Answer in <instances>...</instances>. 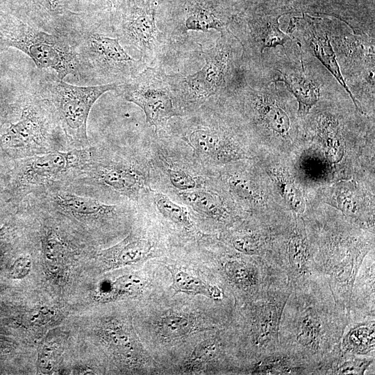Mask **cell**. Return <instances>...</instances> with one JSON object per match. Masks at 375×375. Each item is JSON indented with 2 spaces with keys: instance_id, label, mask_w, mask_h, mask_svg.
<instances>
[{
  "instance_id": "cell-5",
  "label": "cell",
  "mask_w": 375,
  "mask_h": 375,
  "mask_svg": "<svg viewBox=\"0 0 375 375\" xmlns=\"http://www.w3.org/2000/svg\"><path fill=\"white\" fill-rule=\"evenodd\" d=\"M17 49L40 69H51L63 80L83 72L75 46L67 38L50 33L33 23L12 15H0V50Z\"/></svg>"
},
{
  "instance_id": "cell-13",
  "label": "cell",
  "mask_w": 375,
  "mask_h": 375,
  "mask_svg": "<svg viewBox=\"0 0 375 375\" xmlns=\"http://www.w3.org/2000/svg\"><path fill=\"white\" fill-rule=\"evenodd\" d=\"M158 8L141 0H126L110 22L122 45L136 49L147 66L160 59L168 42L157 26Z\"/></svg>"
},
{
  "instance_id": "cell-24",
  "label": "cell",
  "mask_w": 375,
  "mask_h": 375,
  "mask_svg": "<svg viewBox=\"0 0 375 375\" xmlns=\"http://www.w3.org/2000/svg\"><path fill=\"white\" fill-rule=\"evenodd\" d=\"M155 329L161 338L172 340L211 328L203 326L192 314L181 311H168L156 319Z\"/></svg>"
},
{
  "instance_id": "cell-25",
  "label": "cell",
  "mask_w": 375,
  "mask_h": 375,
  "mask_svg": "<svg viewBox=\"0 0 375 375\" xmlns=\"http://www.w3.org/2000/svg\"><path fill=\"white\" fill-rule=\"evenodd\" d=\"M181 193L182 199L199 213L219 224L231 223L232 217L215 194L197 189Z\"/></svg>"
},
{
  "instance_id": "cell-27",
  "label": "cell",
  "mask_w": 375,
  "mask_h": 375,
  "mask_svg": "<svg viewBox=\"0 0 375 375\" xmlns=\"http://www.w3.org/2000/svg\"><path fill=\"white\" fill-rule=\"evenodd\" d=\"M146 285L147 282L142 277L126 274L106 285L99 296L103 301H110L138 295L143 292Z\"/></svg>"
},
{
  "instance_id": "cell-36",
  "label": "cell",
  "mask_w": 375,
  "mask_h": 375,
  "mask_svg": "<svg viewBox=\"0 0 375 375\" xmlns=\"http://www.w3.org/2000/svg\"><path fill=\"white\" fill-rule=\"evenodd\" d=\"M240 6H243L248 0H232Z\"/></svg>"
},
{
  "instance_id": "cell-17",
  "label": "cell",
  "mask_w": 375,
  "mask_h": 375,
  "mask_svg": "<svg viewBox=\"0 0 375 375\" xmlns=\"http://www.w3.org/2000/svg\"><path fill=\"white\" fill-rule=\"evenodd\" d=\"M296 15L339 20L355 34L375 37L374 0H288Z\"/></svg>"
},
{
  "instance_id": "cell-9",
  "label": "cell",
  "mask_w": 375,
  "mask_h": 375,
  "mask_svg": "<svg viewBox=\"0 0 375 375\" xmlns=\"http://www.w3.org/2000/svg\"><path fill=\"white\" fill-rule=\"evenodd\" d=\"M328 38L336 60L354 103L360 99L374 103L375 37L355 34L343 22L326 17Z\"/></svg>"
},
{
  "instance_id": "cell-37",
  "label": "cell",
  "mask_w": 375,
  "mask_h": 375,
  "mask_svg": "<svg viewBox=\"0 0 375 375\" xmlns=\"http://www.w3.org/2000/svg\"><path fill=\"white\" fill-rule=\"evenodd\" d=\"M288 1V0H287Z\"/></svg>"
},
{
  "instance_id": "cell-35",
  "label": "cell",
  "mask_w": 375,
  "mask_h": 375,
  "mask_svg": "<svg viewBox=\"0 0 375 375\" xmlns=\"http://www.w3.org/2000/svg\"><path fill=\"white\" fill-rule=\"evenodd\" d=\"M143 2L147 3L149 4L157 6L158 8L159 6L165 1V0H141Z\"/></svg>"
},
{
  "instance_id": "cell-21",
  "label": "cell",
  "mask_w": 375,
  "mask_h": 375,
  "mask_svg": "<svg viewBox=\"0 0 375 375\" xmlns=\"http://www.w3.org/2000/svg\"><path fill=\"white\" fill-rule=\"evenodd\" d=\"M153 245L147 239L129 235L118 244L101 251L99 258L107 269L133 265L148 259Z\"/></svg>"
},
{
  "instance_id": "cell-4",
  "label": "cell",
  "mask_w": 375,
  "mask_h": 375,
  "mask_svg": "<svg viewBox=\"0 0 375 375\" xmlns=\"http://www.w3.org/2000/svg\"><path fill=\"white\" fill-rule=\"evenodd\" d=\"M292 286L282 276L256 299L242 304L235 322V342L243 367L277 350L279 325Z\"/></svg>"
},
{
  "instance_id": "cell-1",
  "label": "cell",
  "mask_w": 375,
  "mask_h": 375,
  "mask_svg": "<svg viewBox=\"0 0 375 375\" xmlns=\"http://www.w3.org/2000/svg\"><path fill=\"white\" fill-rule=\"evenodd\" d=\"M348 312L335 301L324 278L292 288L281 315L278 348L322 374L341 353Z\"/></svg>"
},
{
  "instance_id": "cell-28",
  "label": "cell",
  "mask_w": 375,
  "mask_h": 375,
  "mask_svg": "<svg viewBox=\"0 0 375 375\" xmlns=\"http://www.w3.org/2000/svg\"><path fill=\"white\" fill-rule=\"evenodd\" d=\"M374 358L341 351L340 354L324 369L322 374H364L374 368Z\"/></svg>"
},
{
  "instance_id": "cell-10",
  "label": "cell",
  "mask_w": 375,
  "mask_h": 375,
  "mask_svg": "<svg viewBox=\"0 0 375 375\" xmlns=\"http://www.w3.org/2000/svg\"><path fill=\"white\" fill-rule=\"evenodd\" d=\"M92 152L90 147L24 158L17 168V185L24 197L51 186L69 185L84 169Z\"/></svg>"
},
{
  "instance_id": "cell-18",
  "label": "cell",
  "mask_w": 375,
  "mask_h": 375,
  "mask_svg": "<svg viewBox=\"0 0 375 375\" xmlns=\"http://www.w3.org/2000/svg\"><path fill=\"white\" fill-rule=\"evenodd\" d=\"M95 181L131 199H136L144 185L142 174L131 165L106 160L92 148L91 158L80 175L72 182Z\"/></svg>"
},
{
  "instance_id": "cell-8",
  "label": "cell",
  "mask_w": 375,
  "mask_h": 375,
  "mask_svg": "<svg viewBox=\"0 0 375 375\" xmlns=\"http://www.w3.org/2000/svg\"><path fill=\"white\" fill-rule=\"evenodd\" d=\"M119 83L76 86L57 76L40 78L35 91L51 106L70 149L90 147L87 122L90 111L104 93L116 91Z\"/></svg>"
},
{
  "instance_id": "cell-11",
  "label": "cell",
  "mask_w": 375,
  "mask_h": 375,
  "mask_svg": "<svg viewBox=\"0 0 375 375\" xmlns=\"http://www.w3.org/2000/svg\"><path fill=\"white\" fill-rule=\"evenodd\" d=\"M144 111L146 122L158 131L172 117L182 115L169 74L160 66H147L116 91Z\"/></svg>"
},
{
  "instance_id": "cell-26",
  "label": "cell",
  "mask_w": 375,
  "mask_h": 375,
  "mask_svg": "<svg viewBox=\"0 0 375 375\" xmlns=\"http://www.w3.org/2000/svg\"><path fill=\"white\" fill-rule=\"evenodd\" d=\"M272 241V231L258 227L235 232L230 237L233 248L240 254L266 258Z\"/></svg>"
},
{
  "instance_id": "cell-12",
  "label": "cell",
  "mask_w": 375,
  "mask_h": 375,
  "mask_svg": "<svg viewBox=\"0 0 375 375\" xmlns=\"http://www.w3.org/2000/svg\"><path fill=\"white\" fill-rule=\"evenodd\" d=\"M203 67L185 76L188 90L197 99L224 96L241 71L242 47L230 30L219 33L212 48L203 49Z\"/></svg>"
},
{
  "instance_id": "cell-23",
  "label": "cell",
  "mask_w": 375,
  "mask_h": 375,
  "mask_svg": "<svg viewBox=\"0 0 375 375\" xmlns=\"http://www.w3.org/2000/svg\"><path fill=\"white\" fill-rule=\"evenodd\" d=\"M172 278V288L175 293L203 295L217 302H224L228 298L224 288L209 283L199 276L172 266H167Z\"/></svg>"
},
{
  "instance_id": "cell-3",
  "label": "cell",
  "mask_w": 375,
  "mask_h": 375,
  "mask_svg": "<svg viewBox=\"0 0 375 375\" xmlns=\"http://www.w3.org/2000/svg\"><path fill=\"white\" fill-rule=\"evenodd\" d=\"M344 231L313 229L309 241L316 272L327 282L336 303L348 312L355 276L374 248V237Z\"/></svg>"
},
{
  "instance_id": "cell-2",
  "label": "cell",
  "mask_w": 375,
  "mask_h": 375,
  "mask_svg": "<svg viewBox=\"0 0 375 375\" xmlns=\"http://www.w3.org/2000/svg\"><path fill=\"white\" fill-rule=\"evenodd\" d=\"M290 14L294 13L287 0H249L236 13L228 28L241 45L244 73H257L264 60L280 49L300 46L280 28V18Z\"/></svg>"
},
{
  "instance_id": "cell-7",
  "label": "cell",
  "mask_w": 375,
  "mask_h": 375,
  "mask_svg": "<svg viewBox=\"0 0 375 375\" xmlns=\"http://www.w3.org/2000/svg\"><path fill=\"white\" fill-rule=\"evenodd\" d=\"M0 145L22 158L69 148L51 106L35 90L24 99L19 121L0 135Z\"/></svg>"
},
{
  "instance_id": "cell-16",
  "label": "cell",
  "mask_w": 375,
  "mask_h": 375,
  "mask_svg": "<svg viewBox=\"0 0 375 375\" xmlns=\"http://www.w3.org/2000/svg\"><path fill=\"white\" fill-rule=\"evenodd\" d=\"M242 256L226 257L221 263L226 283L242 304L256 299L272 283L285 275L264 258Z\"/></svg>"
},
{
  "instance_id": "cell-29",
  "label": "cell",
  "mask_w": 375,
  "mask_h": 375,
  "mask_svg": "<svg viewBox=\"0 0 375 375\" xmlns=\"http://www.w3.org/2000/svg\"><path fill=\"white\" fill-rule=\"evenodd\" d=\"M154 202L158 211L167 219L186 229L194 226L190 215L185 208L171 200L167 196L158 193Z\"/></svg>"
},
{
  "instance_id": "cell-30",
  "label": "cell",
  "mask_w": 375,
  "mask_h": 375,
  "mask_svg": "<svg viewBox=\"0 0 375 375\" xmlns=\"http://www.w3.org/2000/svg\"><path fill=\"white\" fill-rule=\"evenodd\" d=\"M41 246L45 259L50 262H58L69 251L64 238L53 228L44 230L41 236Z\"/></svg>"
},
{
  "instance_id": "cell-31",
  "label": "cell",
  "mask_w": 375,
  "mask_h": 375,
  "mask_svg": "<svg viewBox=\"0 0 375 375\" xmlns=\"http://www.w3.org/2000/svg\"><path fill=\"white\" fill-rule=\"evenodd\" d=\"M276 181L284 199L297 213H302L305 203L301 192L294 183L283 174H276Z\"/></svg>"
},
{
  "instance_id": "cell-22",
  "label": "cell",
  "mask_w": 375,
  "mask_h": 375,
  "mask_svg": "<svg viewBox=\"0 0 375 375\" xmlns=\"http://www.w3.org/2000/svg\"><path fill=\"white\" fill-rule=\"evenodd\" d=\"M374 319L349 323L341 339V351L358 356L375 357Z\"/></svg>"
},
{
  "instance_id": "cell-33",
  "label": "cell",
  "mask_w": 375,
  "mask_h": 375,
  "mask_svg": "<svg viewBox=\"0 0 375 375\" xmlns=\"http://www.w3.org/2000/svg\"><path fill=\"white\" fill-rule=\"evenodd\" d=\"M31 260L29 257H20L15 260L10 269V275L14 278H22L30 272Z\"/></svg>"
},
{
  "instance_id": "cell-34",
  "label": "cell",
  "mask_w": 375,
  "mask_h": 375,
  "mask_svg": "<svg viewBox=\"0 0 375 375\" xmlns=\"http://www.w3.org/2000/svg\"><path fill=\"white\" fill-rule=\"evenodd\" d=\"M126 0H106L110 22L116 17Z\"/></svg>"
},
{
  "instance_id": "cell-15",
  "label": "cell",
  "mask_w": 375,
  "mask_h": 375,
  "mask_svg": "<svg viewBox=\"0 0 375 375\" xmlns=\"http://www.w3.org/2000/svg\"><path fill=\"white\" fill-rule=\"evenodd\" d=\"M161 4L169 8L171 22L175 24L171 35L175 39H181L190 31H226L242 8L232 0H165Z\"/></svg>"
},
{
  "instance_id": "cell-20",
  "label": "cell",
  "mask_w": 375,
  "mask_h": 375,
  "mask_svg": "<svg viewBox=\"0 0 375 375\" xmlns=\"http://www.w3.org/2000/svg\"><path fill=\"white\" fill-rule=\"evenodd\" d=\"M245 374H316L315 369L295 356L277 349L263 358L247 364L241 371Z\"/></svg>"
},
{
  "instance_id": "cell-6",
  "label": "cell",
  "mask_w": 375,
  "mask_h": 375,
  "mask_svg": "<svg viewBox=\"0 0 375 375\" xmlns=\"http://www.w3.org/2000/svg\"><path fill=\"white\" fill-rule=\"evenodd\" d=\"M68 39L75 46L83 75H92L100 84L124 83L147 67L125 51L117 36L97 25L76 24Z\"/></svg>"
},
{
  "instance_id": "cell-19",
  "label": "cell",
  "mask_w": 375,
  "mask_h": 375,
  "mask_svg": "<svg viewBox=\"0 0 375 375\" xmlns=\"http://www.w3.org/2000/svg\"><path fill=\"white\" fill-rule=\"evenodd\" d=\"M374 251L364 258L355 276L349 306V323L375 319Z\"/></svg>"
},
{
  "instance_id": "cell-32",
  "label": "cell",
  "mask_w": 375,
  "mask_h": 375,
  "mask_svg": "<svg viewBox=\"0 0 375 375\" xmlns=\"http://www.w3.org/2000/svg\"><path fill=\"white\" fill-rule=\"evenodd\" d=\"M167 175L172 185L180 192L196 189L197 181L192 174L180 168L167 169Z\"/></svg>"
},
{
  "instance_id": "cell-14",
  "label": "cell",
  "mask_w": 375,
  "mask_h": 375,
  "mask_svg": "<svg viewBox=\"0 0 375 375\" xmlns=\"http://www.w3.org/2000/svg\"><path fill=\"white\" fill-rule=\"evenodd\" d=\"M266 260L286 276L292 288L320 276L315 268L306 228L300 219H296L285 229H273Z\"/></svg>"
}]
</instances>
